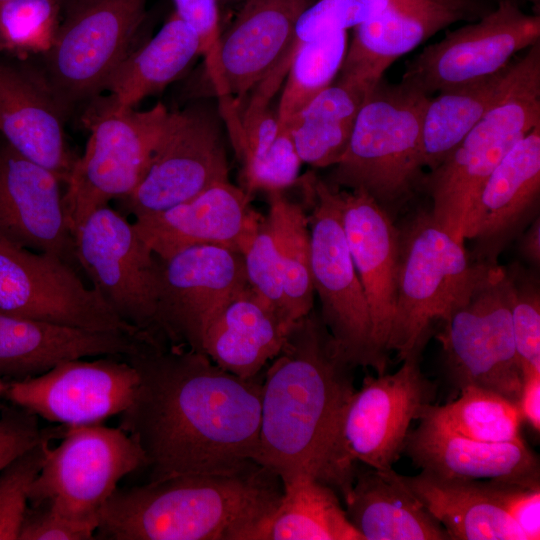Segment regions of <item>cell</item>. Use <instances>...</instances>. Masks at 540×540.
Masks as SVG:
<instances>
[{
    "label": "cell",
    "mask_w": 540,
    "mask_h": 540,
    "mask_svg": "<svg viewBox=\"0 0 540 540\" xmlns=\"http://www.w3.org/2000/svg\"><path fill=\"white\" fill-rule=\"evenodd\" d=\"M437 334L452 384L477 386L517 404L523 373L511 321L507 269L475 262L474 271L441 322Z\"/></svg>",
    "instance_id": "cell-6"
},
{
    "label": "cell",
    "mask_w": 540,
    "mask_h": 540,
    "mask_svg": "<svg viewBox=\"0 0 540 540\" xmlns=\"http://www.w3.org/2000/svg\"><path fill=\"white\" fill-rule=\"evenodd\" d=\"M290 328L247 284L212 316L203 332L201 352L234 375L254 377L279 353Z\"/></svg>",
    "instance_id": "cell-28"
},
{
    "label": "cell",
    "mask_w": 540,
    "mask_h": 540,
    "mask_svg": "<svg viewBox=\"0 0 540 540\" xmlns=\"http://www.w3.org/2000/svg\"><path fill=\"white\" fill-rule=\"evenodd\" d=\"M201 55L197 33L176 12L137 51H131L107 80L104 99L118 108H135L177 80Z\"/></svg>",
    "instance_id": "cell-32"
},
{
    "label": "cell",
    "mask_w": 540,
    "mask_h": 540,
    "mask_svg": "<svg viewBox=\"0 0 540 540\" xmlns=\"http://www.w3.org/2000/svg\"><path fill=\"white\" fill-rule=\"evenodd\" d=\"M4 1H6V0H0V3H1V2H4Z\"/></svg>",
    "instance_id": "cell-53"
},
{
    "label": "cell",
    "mask_w": 540,
    "mask_h": 540,
    "mask_svg": "<svg viewBox=\"0 0 540 540\" xmlns=\"http://www.w3.org/2000/svg\"><path fill=\"white\" fill-rule=\"evenodd\" d=\"M444 405H429L419 419L461 436L491 443L523 440L522 417L516 403L499 393L466 386Z\"/></svg>",
    "instance_id": "cell-37"
},
{
    "label": "cell",
    "mask_w": 540,
    "mask_h": 540,
    "mask_svg": "<svg viewBox=\"0 0 540 540\" xmlns=\"http://www.w3.org/2000/svg\"><path fill=\"white\" fill-rule=\"evenodd\" d=\"M402 477L450 540H527L493 498L486 480L442 477L424 471Z\"/></svg>",
    "instance_id": "cell-31"
},
{
    "label": "cell",
    "mask_w": 540,
    "mask_h": 540,
    "mask_svg": "<svg viewBox=\"0 0 540 540\" xmlns=\"http://www.w3.org/2000/svg\"><path fill=\"white\" fill-rule=\"evenodd\" d=\"M398 231L396 299L387 350L403 361L422 355L432 325L445 319L475 262L464 243L440 227L430 211L415 213Z\"/></svg>",
    "instance_id": "cell-7"
},
{
    "label": "cell",
    "mask_w": 540,
    "mask_h": 540,
    "mask_svg": "<svg viewBox=\"0 0 540 540\" xmlns=\"http://www.w3.org/2000/svg\"><path fill=\"white\" fill-rule=\"evenodd\" d=\"M493 498L519 526L527 540L540 539V487L486 480Z\"/></svg>",
    "instance_id": "cell-45"
},
{
    "label": "cell",
    "mask_w": 540,
    "mask_h": 540,
    "mask_svg": "<svg viewBox=\"0 0 540 540\" xmlns=\"http://www.w3.org/2000/svg\"><path fill=\"white\" fill-rule=\"evenodd\" d=\"M69 427L58 425L40 428L38 417L13 405L0 416V471L25 451L44 440L62 438Z\"/></svg>",
    "instance_id": "cell-44"
},
{
    "label": "cell",
    "mask_w": 540,
    "mask_h": 540,
    "mask_svg": "<svg viewBox=\"0 0 540 540\" xmlns=\"http://www.w3.org/2000/svg\"><path fill=\"white\" fill-rule=\"evenodd\" d=\"M74 236L78 263L91 287L125 323L162 340L157 330L160 261L133 222L108 204L87 216Z\"/></svg>",
    "instance_id": "cell-13"
},
{
    "label": "cell",
    "mask_w": 540,
    "mask_h": 540,
    "mask_svg": "<svg viewBox=\"0 0 540 540\" xmlns=\"http://www.w3.org/2000/svg\"><path fill=\"white\" fill-rule=\"evenodd\" d=\"M281 482L280 501L260 540H363L332 487L308 474Z\"/></svg>",
    "instance_id": "cell-34"
},
{
    "label": "cell",
    "mask_w": 540,
    "mask_h": 540,
    "mask_svg": "<svg viewBox=\"0 0 540 540\" xmlns=\"http://www.w3.org/2000/svg\"><path fill=\"white\" fill-rule=\"evenodd\" d=\"M123 357L138 384L118 427L142 450L149 481L255 461L262 373L242 378L202 352L155 339Z\"/></svg>",
    "instance_id": "cell-1"
},
{
    "label": "cell",
    "mask_w": 540,
    "mask_h": 540,
    "mask_svg": "<svg viewBox=\"0 0 540 540\" xmlns=\"http://www.w3.org/2000/svg\"><path fill=\"white\" fill-rule=\"evenodd\" d=\"M96 526L68 519L48 506L28 505L18 540H89Z\"/></svg>",
    "instance_id": "cell-46"
},
{
    "label": "cell",
    "mask_w": 540,
    "mask_h": 540,
    "mask_svg": "<svg viewBox=\"0 0 540 540\" xmlns=\"http://www.w3.org/2000/svg\"><path fill=\"white\" fill-rule=\"evenodd\" d=\"M310 232V264L320 316L349 362L386 370L376 355L368 302L342 224L336 190L313 173L299 177Z\"/></svg>",
    "instance_id": "cell-10"
},
{
    "label": "cell",
    "mask_w": 540,
    "mask_h": 540,
    "mask_svg": "<svg viewBox=\"0 0 540 540\" xmlns=\"http://www.w3.org/2000/svg\"><path fill=\"white\" fill-rule=\"evenodd\" d=\"M218 1V4L219 3H233V2H236V1H241V0H217Z\"/></svg>",
    "instance_id": "cell-51"
},
{
    "label": "cell",
    "mask_w": 540,
    "mask_h": 540,
    "mask_svg": "<svg viewBox=\"0 0 540 540\" xmlns=\"http://www.w3.org/2000/svg\"><path fill=\"white\" fill-rule=\"evenodd\" d=\"M471 13L470 0H395L354 28L341 76L377 82L397 58Z\"/></svg>",
    "instance_id": "cell-27"
},
{
    "label": "cell",
    "mask_w": 540,
    "mask_h": 540,
    "mask_svg": "<svg viewBox=\"0 0 540 540\" xmlns=\"http://www.w3.org/2000/svg\"><path fill=\"white\" fill-rule=\"evenodd\" d=\"M229 181V164L217 115L202 105L170 112L142 181L120 198L134 218L186 202Z\"/></svg>",
    "instance_id": "cell-14"
},
{
    "label": "cell",
    "mask_w": 540,
    "mask_h": 540,
    "mask_svg": "<svg viewBox=\"0 0 540 540\" xmlns=\"http://www.w3.org/2000/svg\"><path fill=\"white\" fill-rule=\"evenodd\" d=\"M539 194L540 123L514 144L485 182L465 229V240L474 242L471 259L497 264L536 217Z\"/></svg>",
    "instance_id": "cell-23"
},
{
    "label": "cell",
    "mask_w": 540,
    "mask_h": 540,
    "mask_svg": "<svg viewBox=\"0 0 540 540\" xmlns=\"http://www.w3.org/2000/svg\"><path fill=\"white\" fill-rule=\"evenodd\" d=\"M377 82L340 76L292 118L287 127L302 162L316 168L338 162L357 115Z\"/></svg>",
    "instance_id": "cell-33"
},
{
    "label": "cell",
    "mask_w": 540,
    "mask_h": 540,
    "mask_svg": "<svg viewBox=\"0 0 540 540\" xmlns=\"http://www.w3.org/2000/svg\"><path fill=\"white\" fill-rule=\"evenodd\" d=\"M315 0H245L232 23L220 31L205 74L219 99L237 104L284 60L295 27Z\"/></svg>",
    "instance_id": "cell-19"
},
{
    "label": "cell",
    "mask_w": 540,
    "mask_h": 540,
    "mask_svg": "<svg viewBox=\"0 0 540 540\" xmlns=\"http://www.w3.org/2000/svg\"><path fill=\"white\" fill-rule=\"evenodd\" d=\"M354 368L319 312L295 321L263 373L255 462L281 481L298 474L319 480L355 390Z\"/></svg>",
    "instance_id": "cell-2"
},
{
    "label": "cell",
    "mask_w": 540,
    "mask_h": 540,
    "mask_svg": "<svg viewBox=\"0 0 540 540\" xmlns=\"http://www.w3.org/2000/svg\"><path fill=\"white\" fill-rule=\"evenodd\" d=\"M145 341L143 335L0 314V380L10 383L36 377L68 360L130 355Z\"/></svg>",
    "instance_id": "cell-25"
},
{
    "label": "cell",
    "mask_w": 540,
    "mask_h": 540,
    "mask_svg": "<svg viewBox=\"0 0 540 540\" xmlns=\"http://www.w3.org/2000/svg\"><path fill=\"white\" fill-rule=\"evenodd\" d=\"M136 369L123 357L61 362L45 373L8 384L3 396L37 417L67 427L100 424L131 403Z\"/></svg>",
    "instance_id": "cell-18"
},
{
    "label": "cell",
    "mask_w": 540,
    "mask_h": 540,
    "mask_svg": "<svg viewBox=\"0 0 540 540\" xmlns=\"http://www.w3.org/2000/svg\"><path fill=\"white\" fill-rule=\"evenodd\" d=\"M429 97L381 78L361 107L347 148L326 183L364 191L393 218L422 188V124Z\"/></svg>",
    "instance_id": "cell-4"
},
{
    "label": "cell",
    "mask_w": 540,
    "mask_h": 540,
    "mask_svg": "<svg viewBox=\"0 0 540 540\" xmlns=\"http://www.w3.org/2000/svg\"><path fill=\"white\" fill-rule=\"evenodd\" d=\"M517 401L522 420L527 421L536 431H540V371L525 370Z\"/></svg>",
    "instance_id": "cell-48"
},
{
    "label": "cell",
    "mask_w": 540,
    "mask_h": 540,
    "mask_svg": "<svg viewBox=\"0 0 540 540\" xmlns=\"http://www.w3.org/2000/svg\"><path fill=\"white\" fill-rule=\"evenodd\" d=\"M282 491L280 478L255 461L117 487L95 533L109 540H260Z\"/></svg>",
    "instance_id": "cell-3"
},
{
    "label": "cell",
    "mask_w": 540,
    "mask_h": 540,
    "mask_svg": "<svg viewBox=\"0 0 540 540\" xmlns=\"http://www.w3.org/2000/svg\"><path fill=\"white\" fill-rule=\"evenodd\" d=\"M175 12L197 33L201 55L208 58L217 43L220 26L217 0H173Z\"/></svg>",
    "instance_id": "cell-47"
},
{
    "label": "cell",
    "mask_w": 540,
    "mask_h": 540,
    "mask_svg": "<svg viewBox=\"0 0 540 540\" xmlns=\"http://www.w3.org/2000/svg\"><path fill=\"white\" fill-rule=\"evenodd\" d=\"M540 123V59L515 88L469 131L445 160L425 175L430 214L457 241L491 173L507 152Z\"/></svg>",
    "instance_id": "cell-9"
},
{
    "label": "cell",
    "mask_w": 540,
    "mask_h": 540,
    "mask_svg": "<svg viewBox=\"0 0 540 540\" xmlns=\"http://www.w3.org/2000/svg\"><path fill=\"white\" fill-rule=\"evenodd\" d=\"M147 0H71L51 48L44 73L60 101L93 99L131 52L144 20Z\"/></svg>",
    "instance_id": "cell-12"
},
{
    "label": "cell",
    "mask_w": 540,
    "mask_h": 540,
    "mask_svg": "<svg viewBox=\"0 0 540 540\" xmlns=\"http://www.w3.org/2000/svg\"><path fill=\"white\" fill-rule=\"evenodd\" d=\"M0 314L141 335L61 259L0 239Z\"/></svg>",
    "instance_id": "cell-15"
},
{
    "label": "cell",
    "mask_w": 540,
    "mask_h": 540,
    "mask_svg": "<svg viewBox=\"0 0 540 540\" xmlns=\"http://www.w3.org/2000/svg\"><path fill=\"white\" fill-rule=\"evenodd\" d=\"M393 1L317 0L298 19L291 46L331 32L355 28L379 15Z\"/></svg>",
    "instance_id": "cell-42"
},
{
    "label": "cell",
    "mask_w": 540,
    "mask_h": 540,
    "mask_svg": "<svg viewBox=\"0 0 540 540\" xmlns=\"http://www.w3.org/2000/svg\"><path fill=\"white\" fill-rule=\"evenodd\" d=\"M33 481L29 505H45L73 521L98 527L119 481L145 467L137 443L120 427H69Z\"/></svg>",
    "instance_id": "cell-11"
},
{
    "label": "cell",
    "mask_w": 540,
    "mask_h": 540,
    "mask_svg": "<svg viewBox=\"0 0 540 540\" xmlns=\"http://www.w3.org/2000/svg\"><path fill=\"white\" fill-rule=\"evenodd\" d=\"M421 356H409L392 374L366 376L340 416L320 481L345 498L358 463L393 469L410 425L433 403L435 385L422 373Z\"/></svg>",
    "instance_id": "cell-5"
},
{
    "label": "cell",
    "mask_w": 540,
    "mask_h": 540,
    "mask_svg": "<svg viewBox=\"0 0 540 540\" xmlns=\"http://www.w3.org/2000/svg\"><path fill=\"white\" fill-rule=\"evenodd\" d=\"M50 441L33 446L0 471V540L18 539L29 489L47 459Z\"/></svg>",
    "instance_id": "cell-40"
},
{
    "label": "cell",
    "mask_w": 540,
    "mask_h": 540,
    "mask_svg": "<svg viewBox=\"0 0 540 540\" xmlns=\"http://www.w3.org/2000/svg\"><path fill=\"white\" fill-rule=\"evenodd\" d=\"M60 7L61 0L1 2V53L20 59L45 54L58 30Z\"/></svg>",
    "instance_id": "cell-38"
},
{
    "label": "cell",
    "mask_w": 540,
    "mask_h": 540,
    "mask_svg": "<svg viewBox=\"0 0 540 540\" xmlns=\"http://www.w3.org/2000/svg\"><path fill=\"white\" fill-rule=\"evenodd\" d=\"M335 190L348 247L370 310L374 349L386 370L396 299L399 231L393 218L364 191Z\"/></svg>",
    "instance_id": "cell-24"
},
{
    "label": "cell",
    "mask_w": 540,
    "mask_h": 540,
    "mask_svg": "<svg viewBox=\"0 0 540 540\" xmlns=\"http://www.w3.org/2000/svg\"><path fill=\"white\" fill-rule=\"evenodd\" d=\"M356 468L345 512L363 540H450L393 469Z\"/></svg>",
    "instance_id": "cell-29"
},
{
    "label": "cell",
    "mask_w": 540,
    "mask_h": 540,
    "mask_svg": "<svg viewBox=\"0 0 540 540\" xmlns=\"http://www.w3.org/2000/svg\"><path fill=\"white\" fill-rule=\"evenodd\" d=\"M8 384L9 383L0 380V396H3L4 392L6 391V389L8 387Z\"/></svg>",
    "instance_id": "cell-50"
},
{
    "label": "cell",
    "mask_w": 540,
    "mask_h": 540,
    "mask_svg": "<svg viewBox=\"0 0 540 540\" xmlns=\"http://www.w3.org/2000/svg\"><path fill=\"white\" fill-rule=\"evenodd\" d=\"M170 111L95 102L84 116L89 138L66 181L64 209L71 231L96 209L132 193L144 178Z\"/></svg>",
    "instance_id": "cell-8"
},
{
    "label": "cell",
    "mask_w": 540,
    "mask_h": 540,
    "mask_svg": "<svg viewBox=\"0 0 540 540\" xmlns=\"http://www.w3.org/2000/svg\"><path fill=\"white\" fill-rule=\"evenodd\" d=\"M243 256L248 284L267 300L291 327L286 312L275 228L269 214L261 220L255 237Z\"/></svg>",
    "instance_id": "cell-41"
},
{
    "label": "cell",
    "mask_w": 540,
    "mask_h": 540,
    "mask_svg": "<svg viewBox=\"0 0 540 540\" xmlns=\"http://www.w3.org/2000/svg\"><path fill=\"white\" fill-rule=\"evenodd\" d=\"M1 50H2V38H1V31H0V53H1Z\"/></svg>",
    "instance_id": "cell-52"
},
{
    "label": "cell",
    "mask_w": 540,
    "mask_h": 540,
    "mask_svg": "<svg viewBox=\"0 0 540 540\" xmlns=\"http://www.w3.org/2000/svg\"><path fill=\"white\" fill-rule=\"evenodd\" d=\"M66 110L43 69L0 53V136L64 183L76 160L66 143Z\"/></svg>",
    "instance_id": "cell-21"
},
{
    "label": "cell",
    "mask_w": 540,
    "mask_h": 540,
    "mask_svg": "<svg viewBox=\"0 0 540 540\" xmlns=\"http://www.w3.org/2000/svg\"><path fill=\"white\" fill-rule=\"evenodd\" d=\"M61 183L56 174L20 155L0 136V239L55 256L84 275Z\"/></svg>",
    "instance_id": "cell-20"
},
{
    "label": "cell",
    "mask_w": 540,
    "mask_h": 540,
    "mask_svg": "<svg viewBox=\"0 0 540 540\" xmlns=\"http://www.w3.org/2000/svg\"><path fill=\"white\" fill-rule=\"evenodd\" d=\"M301 163L289 128L282 127L262 156L241 167V188L251 196L257 191H283L296 184Z\"/></svg>",
    "instance_id": "cell-43"
},
{
    "label": "cell",
    "mask_w": 540,
    "mask_h": 540,
    "mask_svg": "<svg viewBox=\"0 0 540 540\" xmlns=\"http://www.w3.org/2000/svg\"><path fill=\"white\" fill-rule=\"evenodd\" d=\"M251 200L243 188L223 182L167 210L135 218L133 224L162 259L197 245L221 246L244 255L264 217Z\"/></svg>",
    "instance_id": "cell-22"
},
{
    "label": "cell",
    "mask_w": 540,
    "mask_h": 540,
    "mask_svg": "<svg viewBox=\"0 0 540 540\" xmlns=\"http://www.w3.org/2000/svg\"><path fill=\"white\" fill-rule=\"evenodd\" d=\"M540 41V17L510 0L476 23L449 32L407 65L401 83L430 96L491 76Z\"/></svg>",
    "instance_id": "cell-16"
},
{
    "label": "cell",
    "mask_w": 540,
    "mask_h": 540,
    "mask_svg": "<svg viewBox=\"0 0 540 540\" xmlns=\"http://www.w3.org/2000/svg\"><path fill=\"white\" fill-rule=\"evenodd\" d=\"M521 256L533 266L540 264V218L536 216L522 233L519 241Z\"/></svg>",
    "instance_id": "cell-49"
},
{
    "label": "cell",
    "mask_w": 540,
    "mask_h": 540,
    "mask_svg": "<svg viewBox=\"0 0 540 540\" xmlns=\"http://www.w3.org/2000/svg\"><path fill=\"white\" fill-rule=\"evenodd\" d=\"M347 31H335L291 46L284 60L271 72L278 81L287 77L277 115L280 126L292 118L341 70L347 48Z\"/></svg>",
    "instance_id": "cell-35"
},
{
    "label": "cell",
    "mask_w": 540,
    "mask_h": 540,
    "mask_svg": "<svg viewBox=\"0 0 540 540\" xmlns=\"http://www.w3.org/2000/svg\"><path fill=\"white\" fill-rule=\"evenodd\" d=\"M540 59V41L520 59L482 80L429 97L422 124L424 165L439 166L469 131L519 83Z\"/></svg>",
    "instance_id": "cell-30"
},
{
    "label": "cell",
    "mask_w": 540,
    "mask_h": 540,
    "mask_svg": "<svg viewBox=\"0 0 540 540\" xmlns=\"http://www.w3.org/2000/svg\"><path fill=\"white\" fill-rule=\"evenodd\" d=\"M268 194L281 265L283 292L290 324L313 309L314 288L310 264V232L306 207L282 191Z\"/></svg>",
    "instance_id": "cell-36"
},
{
    "label": "cell",
    "mask_w": 540,
    "mask_h": 540,
    "mask_svg": "<svg viewBox=\"0 0 540 540\" xmlns=\"http://www.w3.org/2000/svg\"><path fill=\"white\" fill-rule=\"evenodd\" d=\"M516 353L525 370L540 371V292L537 278L515 264L506 267Z\"/></svg>",
    "instance_id": "cell-39"
},
{
    "label": "cell",
    "mask_w": 540,
    "mask_h": 540,
    "mask_svg": "<svg viewBox=\"0 0 540 540\" xmlns=\"http://www.w3.org/2000/svg\"><path fill=\"white\" fill-rule=\"evenodd\" d=\"M159 261L158 335L170 344L201 352L212 316L248 284L244 256L221 246L197 245Z\"/></svg>",
    "instance_id": "cell-17"
},
{
    "label": "cell",
    "mask_w": 540,
    "mask_h": 540,
    "mask_svg": "<svg viewBox=\"0 0 540 540\" xmlns=\"http://www.w3.org/2000/svg\"><path fill=\"white\" fill-rule=\"evenodd\" d=\"M419 421L418 427L409 431L403 452L421 471L442 477L540 487L539 458L523 440L483 442L424 419Z\"/></svg>",
    "instance_id": "cell-26"
}]
</instances>
